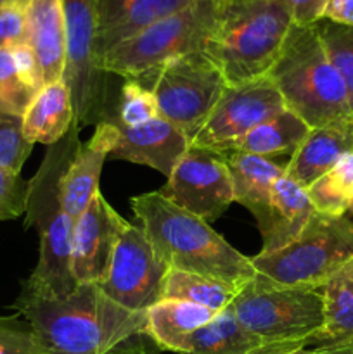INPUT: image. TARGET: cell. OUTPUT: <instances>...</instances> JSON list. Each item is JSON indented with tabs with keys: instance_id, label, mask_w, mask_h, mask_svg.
<instances>
[{
	"instance_id": "31",
	"label": "cell",
	"mask_w": 353,
	"mask_h": 354,
	"mask_svg": "<svg viewBox=\"0 0 353 354\" xmlns=\"http://www.w3.org/2000/svg\"><path fill=\"white\" fill-rule=\"evenodd\" d=\"M33 145L23 131V118L0 113V169L21 173Z\"/></svg>"
},
{
	"instance_id": "29",
	"label": "cell",
	"mask_w": 353,
	"mask_h": 354,
	"mask_svg": "<svg viewBox=\"0 0 353 354\" xmlns=\"http://www.w3.org/2000/svg\"><path fill=\"white\" fill-rule=\"evenodd\" d=\"M158 104L147 86L135 80H125L109 123L121 127H138L158 118Z\"/></svg>"
},
{
	"instance_id": "22",
	"label": "cell",
	"mask_w": 353,
	"mask_h": 354,
	"mask_svg": "<svg viewBox=\"0 0 353 354\" xmlns=\"http://www.w3.org/2000/svg\"><path fill=\"white\" fill-rule=\"evenodd\" d=\"M75 123L71 90L62 80L44 85L23 116L24 137L31 144H57Z\"/></svg>"
},
{
	"instance_id": "43",
	"label": "cell",
	"mask_w": 353,
	"mask_h": 354,
	"mask_svg": "<svg viewBox=\"0 0 353 354\" xmlns=\"http://www.w3.org/2000/svg\"><path fill=\"white\" fill-rule=\"evenodd\" d=\"M31 0H0V7H24L28 9Z\"/></svg>"
},
{
	"instance_id": "40",
	"label": "cell",
	"mask_w": 353,
	"mask_h": 354,
	"mask_svg": "<svg viewBox=\"0 0 353 354\" xmlns=\"http://www.w3.org/2000/svg\"><path fill=\"white\" fill-rule=\"evenodd\" d=\"M249 354H320L318 349L308 348L305 342H275L262 344Z\"/></svg>"
},
{
	"instance_id": "35",
	"label": "cell",
	"mask_w": 353,
	"mask_h": 354,
	"mask_svg": "<svg viewBox=\"0 0 353 354\" xmlns=\"http://www.w3.org/2000/svg\"><path fill=\"white\" fill-rule=\"evenodd\" d=\"M28 44V12L24 7H0V48Z\"/></svg>"
},
{
	"instance_id": "37",
	"label": "cell",
	"mask_w": 353,
	"mask_h": 354,
	"mask_svg": "<svg viewBox=\"0 0 353 354\" xmlns=\"http://www.w3.org/2000/svg\"><path fill=\"white\" fill-rule=\"evenodd\" d=\"M296 26H314L322 21L327 0H279Z\"/></svg>"
},
{
	"instance_id": "32",
	"label": "cell",
	"mask_w": 353,
	"mask_h": 354,
	"mask_svg": "<svg viewBox=\"0 0 353 354\" xmlns=\"http://www.w3.org/2000/svg\"><path fill=\"white\" fill-rule=\"evenodd\" d=\"M30 182L19 173L0 169V221L14 220L26 213Z\"/></svg>"
},
{
	"instance_id": "17",
	"label": "cell",
	"mask_w": 353,
	"mask_h": 354,
	"mask_svg": "<svg viewBox=\"0 0 353 354\" xmlns=\"http://www.w3.org/2000/svg\"><path fill=\"white\" fill-rule=\"evenodd\" d=\"M118 142V127L109 121L99 123L93 135L80 144L61 180V201L66 213L76 220L99 192L104 162Z\"/></svg>"
},
{
	"instance_id": "13",
	"label": "cell",
	"mask_w": 353,
	"mask_h": 354,
	"mask_svg": "<svg viewBox=\"0 0 353 354\" xmlns=\"http://www.w3.org/2000/svg\"><path fill=\"white\" fill-rule=\"evenodd\" d=\"M284 109L282 97L269 76L227 85L190 145L220 151Z\"/></svg>"
},
{
	"instance_id": "30",
	"label": "cell",
	"mask_w": 353,
	"mask_h": 354,
	"mask_svg": "<svg viewBox=\"0 0 353 354\" xmlns=\"http://www.w3.org/2000/svg\"><path fill=\"white\" fill-rule=\"evenodd\" d=\"M37 92L17 75L10 48H0V113L24 116Z\"/></svg>"
},
{
	"instance_id": "36",
	"label": "cell",
	"mask_w": 353,
	"mask_h": 354,
	"mask_svg": "<svg viewBox=\"0 0 353 354\" xmlns=\"http://www.w3.org/2000/svg\"><path fill=\"white\" fill-rule=\"evenodd\" d=\"M10 54H12L14 66H16L17 75L21 76L24 83L30 86L33 92H40L44 88V73H42L40 61H38L37 54L31 48L30 44H19L10 47Z\"/></svg>"
},
{
	"instance_id": "3",
	"label": "cell",
	"mask_w": 353,
	"mask_h": 354,
	"mask_svg": "<svg viewBox=\"0 0 353 354\" xmlns=\"http://www.w3.org/2000/svg\"><path fill=\"white\" fill-rule=\"evenodd\" d=\"M73 124L62 140L48 145L40 168L30 180L26 227H35L40 237L38 263L26 283L48 296L62 297L78 283L71 273V239L75 220L62 207L61 180L73 154L82 144Z\"/></svg>"
},
{
	"instance_id": "15",
	"label": "cell",
	"mask_w": 353,
	"mask_h": 354,
	"mask_svg": "<svg viewBox=\"0 0 353 354\" xmlns=\"http://www.w3.org/2000/svg\"><path fill=\"white\" fill-rule=\"evenodd\" d=\"M116 127L118 142L109 158L149 166L166 178L190 147L187 135L161 116L138 127Z\"/></svg>"
},
{
	"instance_id": "8",
	"label": "cell",
	"mask_w": 353,
	"mask_h": 354,
	"mask_svg": "<svg viewBox=\"0 0 353 354\" xmlns=\"http://www.w3.org/2000/svg\"><path fill=\"white\" fill-rule=\"evenodd\" d=\"M239 324L265 344L305 342L324 325L320 289L282 286L256 273L230 304Z\"/></svg>"
},
{
	"instance_id": "41",
	"label": "cell",
	"mask_w": 353,
	"mask_h": 354,
	"mask_svg": "<svg viewBox=\"0 0 353 354\" xmlns=\"http://www.w3.org/2000/svg\"><path fill=\"white\" fill-rule=\"evenodd\" d=\"M161 349L147 337V335H138L134 341H130L128 344H125L123 348L120 349L118 354H159Z\"/></svg>"
},
{
	"instance_id": "19",
	"label": "cell",
	"mask_w": 353,
	"mask_h": 354,
	"mask_svg": "<svg viewBox=\"0 0 353 354\" xmlns=\"http://www.w3.org/2000/svg\"><path fill=\"white\" fill-rule=\"evenodd\" d=\"M352 151L353 121L310 128L286 165V175L307 189L315 180L331 171L343 154Z\"/></svg>"
},
{
	"instance_id": "1",
	"label": "cell",
	"mask_w": 353,
	"mask_h": 354,
	"mask_svg": "<svg viewBox=\"0 0 353 354\" xmlns=\"http://www.w3.org/2000/svg\"><path fill=\"white\" fill-rule=\"evenodd\" d=\"M12 308L31 327L38 354H118L145 334V313L125 310L96 283L55 297L23 282Z\"/></svg>"
},
{
	"instance_id": "2",
	"label": "cell",
	"mask_w": 353,
	"mask_h": 354,
	"mask_svg": "<svg viewBox=\"0 0 353 354\" xmlns=\"http://www.w3.org/2000/svg\"><path fill=\"white\" fill-rule=\"evenodd\" d=\"M130 206L170 270L208 277L237 290L255 279L251 258L232 248L210 223L165 199L159 190L132 197Z\"/></svg>"
},
{
	"instance_id": "12",
	"label": "cell",
	"mask_w": 353,
	"mask_h": 354,
	"mask_svg": "<svg viewBox=\"0 0 353 354\" xmlns=\"http://www.w3.org/2000/svg\"><path fill=\"white\" fill-rule=\"evenodd\" d=\"M159 194L206 223L218 220L234 203L225 152L190 145Z\"/></svg>"
},
{
	"instance_id": "33",
	"label": "cell",
	"mask_w": 353,
	"mask_h": 354,
	"mask_svg": "<svg viewBox=\"0 0 353 354\" xmlns=\"http://www.w3.org/2000/svg\"><path fill=\"white\" fill-rule=\"evenodd\" d=\"M308 197L317 213L331 214V216H345L348 213V194L343 192L329 173L315 180L310 187H307Z\"/></svg>"
},
{
	"instance_id": "11",
	"label": "cell",
	"mask_w": 353,
	"mask_h": 354,
	"mask_svg": "<svg viewBox=\"0 0 353 354\" xmlns=\"http://www.w3.org/2000/svg\"><path fill=\"white\" fill-rule=\"evenodd\" d=\"M168 273L170 266L154 251L144 228L128 223L118 237L109 270L99 287L125 310L145 313L163 299Z\"/></svg>"
},
{
	"instance_id": "44",
	"label": "cell",
	"mask_w": 353,
	"mask_h": 354,
	"mask_svg": "<svg viewBox=\"0 0 353 354\" xmlns=\"http://www.w3.org/2000/svg\"><path fill=\"white\" fill-rule=\"evenodd\" d=\"M348 211H350V213H353V192H352V196H350V199H348Z\"/></svg>"
},
{
	"instance_id": "20",
	"label": "cell",
	"mask_w": 353,
	"mask_h": 354,
	"mask_svg": "<svg viewBox=\"0 0 353 354\" xmlns=\"http://www.w3.org/2000/svg\"><path fill=\"white\" fill-rule=\"evenodd\" d=\"M28 12V44L37 54L45 85L62 80L66 64L64 17L61 0H31Z\"/></svg>"
},
{
	"instance_id": "39",
	"label": "cell",
	"mask_w": 353,
	"mask_h": 354,
	"mask_svg": "<svg viewBox=\"0 0 353 354\" xmlns=\"http://www.w3.org/2000/svg\"><path fill=\"white\" fill-rule=\"evenodd\" d=\"M322 19L353 28V0H327Z\"/></svg>"
},
{
	"instance_id": "34",
	"label": "cell",
	"mask_w": 353,
	"mask_h": 354,
	"mask_svg": "<svg viewBox=\"0 0 353 354\" xmlns=\"http://www.w3.org/2000/svg\"><path fill=\"white\" fill-rule=\"evenodd\" d=\"M0 354H38L33 332L26 320L0 317Z\"/></svg>"
},
{
	"instance_id": "28",
	"label": "cell",
	"mask_w": 353,
	"mask_h": 354,
	"mask_svg": "<svg viewBox=\"0 0 353 354\" xmlns=\"http://www.w3.org/2000/svg\"><path fill=\"white\" fill-rule=\"evenodd\" d=\"M315 28L329 61L345 83L350 107L353 111V28L325 19L318 21Z\"/></svg>"
},
{
	"instance_id": "14",
	"label": "cell",
	"mask_w": 353,
	"mask_h": 354,
	"mask_svg": "<svg viewBox=\"0 0 353 354\" xmlns=\"http://www.w3.org/2000/svg\"><path fill=\"white\" fill-rule=\"evenodd\" d=\"M128 221L99 192L75 220L71 239V273L76 283L99 286L109 270L118 237Z\"/></svg>"
},
{
	"instance_id": "23",
	"label": "cell",
	"mask_w": 353,
	"mask_h": 354,
	"mask_svg": "<svg viewBox=\"0 0 353 354\" xmlns=\"http://www.w3.org/2000/svg\"><path fill=\"white\" fill-rule=\"evenodd\" d=\"M265 344L249 334L235 318L232 308H225L213 320L175 342L172 353L179 354H249Z\"/></svg>"
},
{
	"instance_id": "16",
	"label": "cell",
	"mask_w": 353,
	"mask_h": 354,
	"mask_svg": "<svg viewBox=\"0 0 353 354\" xmlns=\"http://www.w3.org/2000/svg\"><path fill=\"white\" fill-rule=\"evenodd\" d=\"M194 0H97L96 57L99 68L107 52L163 17L185 9Z\"/></svg>"
},
{
	"instance_id": "24",
	"label": "cell",
	"mask_w": 353,
	"mask_h": 354,
	"mask_svg": "<svg viewBox=\"0 0 353 354\" xmlns=\"http://www.w3.org/2000/svg\"><path fill=\"white\" fill-rule=\"evenodd\" d=\"M324 325L308 348L324 349L353 342V261L336 273L324 287Z\"/></svg>"
},
{
	"instance_id": "27",
	"label": "cell",
	"mask_w": 353,
	"mask_h": 354,
	"mask_svg": "<svg viewBox=\"0 0 353 354\" xmlns=\"http://www.w3.org/2000/svg\"><path fill=\"white\" fill-rule=\"evenodd\" d=\"M237 292V289L218 280L180 270H170L163 289V299L185 301L220 313L230 306Z\"/></svg>"
},
{
	"instance_id": "25",
	"label": "cell",
	"mask_w": 353,
	"mask_h": 354,
	"mask_svg": "<svg viewBox=\"0 0 353 354\" xmlns=\"http://www.w3.org/2000/svg\"><path fill=\"white\" fill-rule=\"evenodd\" d=\"M308 131H310V127L300 116L291 113L289 109H284L282 113L255 127L251 131L227 144L220 151L246 152V154L262 156L269 159L273 156H293Z\"/></svg>"
},
{
	"instance_id": "42",
	"label": "cell",
	"mask_w": 353,
	"mask_h": 354,
	"mask_svg": "<svg viewBox=\"0 0 353 354\" xmlns=\"http://www.w3.org/2000/svg\"><path fill=\"white\" fill-rule=\"evenodd\" d=\"M320 354H353V342H348V344L334 346V348H324L318 349Z\"/></svg>"
},
{
	"instance_id": "7",
	"label": "cell",
	"mask_w": 353,
	"mask_h": 354,
	"mask_svg": "<svg viewBox=\"0 0 353 354\" xmlns=\"http://www.w3.org/2000/svg\"><path fill=\"white\" fill-rule=\"evenodd\" d=\"M217 14L218 0H194L185 9L163 17L107 52L100 69L107 75L137 80L173 59L204 52Z\"/></svg>"
},
{
	"instance_id": "18",
	"label": "cell",
	"mask_w": 353,
	"mask_h": 354,
	"mask_svg": "<svg viewBox=\"0 0 353 354\" xmlns=\"http://www.w3.org/2000/svg\"><path fill=\"white\" fill-rule=\"evenodd\" d=\"M315 213L305 187L284 175L273 183L269 204L256 220L262 234L260 252H273L289 245Z\"/></svg>"
},
{
	"instance_id": "38",
	"label": "cell",
	"mask_w": 353,
	"mask_h": 354,
	"mask_svg": "<svg viewBox=\"0 0 353 354\" xmlns=\"http://www.w3.org/2000/svg\"><path fill=\"white\" fill-rule=\"evenodd\" d=\"M329 176L334 180L336 185L343 190L345 194L352 196L353 192V151L346 152L338 159L331 171H327Z\"/></svg>"
},
{
	"instance_id": "6",
	"label": "cell",
	"mask_w": 353,
	"mask_h": 354,
	"mask_svg": "<svg viewBox=\"0 0 353 354\" xmlns=\"http://www.w3.org/2000/svg\"><path fill=\"white\" fill-rule=\"evenodd\" d=\"M353 261V221L315 211L286 248L253 256L256 273L282 286L320 289Z\"/></svg>"
},
{
	"instance_id": "5",
	"label": "cell",
	"mask_w": 353,
	"mask_h": 354,
	"mask_svg": "<svg viewBox=\"0 0 353 354\" xmlns=\"http://www.w3.org/2000/svg\"><path fill=\"white\" fill-rule=\"evenodd\" d=\"M266 76L279 90L286 109L310 128L353 121L345 83L329 61L315 24H293Z\"/></svg>"
},
{
	"instance_id": "4",
	"label": "cell",
	"mask_w": 353,
	"mask_h": 354,
	"mask_svg": "<svg viewBox=\"0 0 353 354\" xmlns=\"http://www.w3.org/2000/svg\"><path fill=\"white\" fill-rule=\"evenodd\" d=\"M293 19L279 0H218V14L206 55L227 85L269 75Z\"/></svg>"
},
{
	"instance_id": "26",
	"label": "cell",
	"mask_w": 353,
	"mask_h": 354,
	"mask_svg": "<svg viewBox=\"0 0 353 354\" xmlns=\"http://www.w3.org/2000/svg\"><path fill=\"white\" fill-rule=\"evenodd\" d=\"M217 315L199 304L161 299L145 311V335L161 351H172L175 342L196 332Z\"/></svg>"
},
{
	"instance_id": "21",
	"label": "cell",
	"mask_w": 353,
	"mask_h": 354,
	"mask_svg": "<svg viewBox=\"0 0 353 354\" xmlns=\"http://www.w3.org/2000/svg\"><path fill=\"white\" fill-rule=\"evenodd\" d=\"M225 158L230 173L234 203L244 206L258 220L269 204L273 183L286 175V166L246 152H225Z\"/></svg>"
},
{
	"instance_id": "9",
	"label": "cell",
	"mask_w": 353,
	"mask_h": 354,
	"mask_svg": "<svg viewBox=\"0 0 353 354\" xmlns=\"http://www.w3.org/2000/svg\"><path fill=\"white\" fill-rule=\"evenodd\" d=\"M64 17L66 64L62 82L71 90L75 127L78 130L113 120L107 73L96 57L97 0H61Z\"/></svg>"
},
{
	"instance_id": "10",
	"label": "cell",
	"mask_w": 353,
	"mask_h": 354,
	"mask_svg": "<svg viewBox=\"0 0 353 354\" xmlns=\"http://www.w3.org/2000/svg\"><path fill=\"white\" fill-rule=\"evenodd\" d=\"M135 82L151 90L159 116L182 130L189 142L206 123L227 88V80L206 52L173 59Z\"/></svg>"
}]
</instances>
